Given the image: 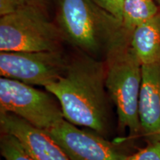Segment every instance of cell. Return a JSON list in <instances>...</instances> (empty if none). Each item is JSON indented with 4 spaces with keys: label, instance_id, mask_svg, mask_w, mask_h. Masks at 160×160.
<instances>
[{
    "label": "cell",
    "instance_id": "7c38bea8",
    "mask_svg": "<svg viewBox=\"0 0 160 160\" xmlns=\"http://www.w3.org/2000/svg\"><path fill=\"white\" fill-rule=\"evenodd\" d=\"M0 151L5 160H35L19 140L8 132L2 131Z\"/></svg>",
    "mask_w": 160,
    "mask_h": 160
},
{
    "label": "cell",
    "instance_id": "e0dca14e",
    "mask_svg": "<svg viewBox=\"0 0 160 160\" xmlns=\"http://www.w3.org/2000/svg\"><path fill=\"white\" fill-rule=\"evenodd\" d=\"M154 2L157 3V5L159 6V8H160V0H154Z\"/></svg>",
    "mask_w": 160,
    "mask_h": 160
},
{
    "label": "cell",
    "instance_id": "3957f363",
    "mask_svg": "<svg viewBox=\"0 0 160 160\" xmlns=\"http://www.w3.org/2000/svg\"><path fill=\"white\" fill-rule=\"evenodd\" d=\"M57 23L64 39L96 58L121 30L119 22L93 0H59Z\"/></svg>",
    "mask_w": 160,
    "mask_h": 160
},
{
    "label": "cell",
    "instance_id": "277c9868",
    "mask_svg": "<svg viewBox=\"0 0 160 160\" xmlns=\"http://www.w3.org/2000/svg\"><path fill=\"white\" fill-rule=\"evenodd\" d=\"M63 40L38 5L28 4L0 19V51H59Z\"/></svg>",
    "mask_w": 160,
    "mask_h": 160
},
{
    "label": "cell",
    "instance_id": "ba28073f",
    "mask_svg": "<svg viewBox=\"0 0 160 160\" xmlns=\"http://www.w3.org/2000/svg\"><path fill=\"white\" fill-rule=\"evenodd\" d=\"M0 125L1 131L17 137L35 160H71L48 132L17 116L0 113Z\"/></svg>",
    "mask_w": 160,
    "mask_h": 160
},
{
    "label": "cell",
    "instance_id": "7a4b0ae2",
    "mask_svg": "<svg viewBox=\"0 0 160 160\" xmlns=\"http://www.w3.org/2000/svg\"><path fill=\"white\" fill-rule=\"evenodd\" d=\"M131 37L121 29L108 47L105 84L117 108L120 128L128 130L130 137H136L142 131L139 99L142 65L132 48Z\"/></svg>",
    "mask_w": 160,
    "mask_h": 160
},
{
    "label": "cell",
    "instance_id": "52a82bcc",
    "mask_svg": "<svg viewBox=\"0 0 160 160\" xmlns=\"http://www.w3.org/2000/svg\"><path fill=\"white\" fill-rule=\"evenodd\" d=\"M46 132L71 160H126L128 157L102 135L80 129L65 119Z\"/></svg>",
    "mask_w": 160,
    "mask_h": 160
},
{
    "label": "cell",
    "instance_id": "9c48e42d",
    "mask_svg": "<svg viewBox=\"0 0 160 160\" xmlns=\"http://www.w3.org/2000/svg\"><path fill=\"white\" fill-rule=\"evenodd\" d=\"M139 99L141 130L152 142H160V62L142 65Z\"/></svg>",
    "mask_w": 160,
    "mask_h": 160
},
{
    "label": "cell",
    "instance_id": "8fae6325",
    "mask_svg": "<svg viewBox=\"0 0 160 160\" xmlns=\"http://www.w3.org/2000/svg\"><path fill=\"white\" fill-rule=\"evenodd\" d=\"M159 11L154 0H124L121 29L131 36L137 26L154 17Z\"/></svg>",
    "mask_w": 160,
    "mask_h": 160
},
{
    "label": "cell",
    "instance_id": "6da1fadb",
    "mask_svg": "<svg viewBox=\"0 0 160 160\" xmlns=\"http://www.w3.org/2000/svg\"><path fill=\"white\" fill-rule=\"evenodd\" d=\"M105 62L81 52L68 60L64 74L46 86L59 102L64 119L100 135L110 126V97Z\"/></svg>",
    "mask_w": 160,
    "mask_h": 160
},
{
    "label": "cell",
    "instance_id": "4fadbf2b",
    "mask_svg": "<svg viewBox=\"0 0 160 160\" xmlns=\"http://www.w3.org/2000/svg\"><path fill=\"white\" fill-rule=\"evenodd\" d=\"M126 160H160V142H152L134 154L128 156Z\"/></svg>",
    "mask_w": 160,
    "mask_h": 160
},
{
    "label": "cell",
    "instance_id": "5b68a950",
    "mask_svg": "<svg viewBox=\"0 0 160 160\" xmlns=\"http://www.w3.org/2000/svg\"><path fill=\"white\" fill-rule=\"evenodd\" d=\"M52 96L48 91H42L18 80L1 77L0 113L14 114L48 131L65 119L59 102Z\"/></svg>",
    "mask_w": 160,
    "mask_h": 160
},
{
    "label": "cell",
    "instance_id": "30bf717a",
    "mask_svg": "<svg viewBox=\"0 0 160 160\" xmlns=\"http://www.w3.org/2000/svg\"><path fill=\"white\" fill-rule=\"evenodd\" d=\"M131 45L142 65L160 62V11L136 28Z\"/></svg>",
    "mask_w": 160,
    "mask_h": 160
},
{
    "label": "cell",
    "instance_id": "5bb4252c",
    "mask_svg": "<svg viewBox=\"0 0 160 160\" xmlns=\"http://www.w3.org/2000/svg\"><path fill=\"white\" fill-rule=\"evenodd\" d=\"M108 13L115 18L121 24L124 0H93Z\"/></svg>",
    "mask_w": 160,
    "mask_h": 160
},
{
    "label": "cell",
    "instance_id": "9a60e30c",
    "mask_svg": "<svg viewBox=\"0 0 160 160\" xmlns=\"http://www.w3.org/2000/svg\"><path fill=\"white\" fill-rule=\"evenodd\" d=\"M27 5L26 0H0V16L11 14Z\"/></svg>",
    "mask_w": 160,
    "mask_h": 160
},
{
    "label": "cell",
    "instance_id": "2e32d148",
    "mask_svg": "<svg viewBox=\"0 0 160 160\" xmlns=\"http://www.w3.org/2000/svg\"><path fill=\"white\" fill-rule=\"evenodd\" d=\"M39 1H41V0H26V2H27L28 4H32V5H39Z\"/></svg>",
    "mask_w": 160,
    "mask_h": 160
},
{
    "label": "cell",
    "instance_id": "8992f818",
    "mask_svg": "<svg viewBox=\"0 0 160 160\" xmlns=\"http://www.w3.org/2000/svg\"><path fill=\"white\" fill-rule=\"evenodd\" d=\"M68 62L62 51H1L0 75L28 85L45 88L64 74Z\"/></svg>",
    "mask_w": 160,
    "mask_h": 160
}]
</instances>
